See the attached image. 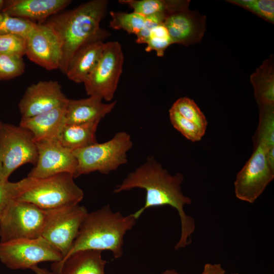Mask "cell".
<instances>
[{
    "label": "cell",
    "instance_id": "6da1fadb",
    "mask_svg": "<svg viewBox=\"0 0 274 274\" xmlns=\"http://www.w3.org/2000/svg\"><path fill=\"white\" fill-rule=\"evenodd\" d=\"M183 181L182 174H170L153 156H149L143 164L129 173L122 183L116 186L114 193L136 188L145 190L144 205L132 214L136 220L148 208L169 206L175 209L181 222L180 237L175 246V250H179L191 243V235L195 228L194 219L184 211L185 206L190 204L192 201L182 190Z\"/></svg>",
    "mask_w": 274,
    "mask_h": 274
},
{
    "label": "cell",
    "instance_id": "7a4b0ae2",
    "mask_svg": "<svg viewBox=\"0 0 274 274\" xmlns=\"http://www.w3.org/2000/svg\"><path fill=\"white\" fill-rule=\"evenodd\" d=\"M108 4L107 0L90 1L56 14L44 22L53 28L61 41L62 59L59 69L64 74L76 51L106 30L100 28V23L106 15Z\"/></svg>",
    "mask_w": 274,
    "mask_h": 274
},
{
    "label": "cell",
    "instance_id": "3957f363",
    "mask_svg": "<svg viewBox=\"0 0 274 274\" xmlns=\"http://www.w3.org/2000/svg\"><path fill=\"white\" fill-rule=\"evenodd\" d=\"M136 219L130 214L123 215L114 212L110 205L87 213L79 227L73 245L63 261L74 253L80 250L111 251L115 258L123 254L124 237L135 225Z\"/></svg>",
    "mask_w": 274,
    "mask_h": 274
},
{
    "label": "cell",
    "instance_id": "277c9868",
    "mask_svg": "<svg viewBox=\"0 0 274 274\" xmlns=\"http://www.w3.org/2000/svg\"><path fill=\"white\" fill-rule=\"evenodd\" d=\"M74 179V176L68 173L44 178L27 177L18 181V191L15 199L44 210L79 204L84 192Z\"/></svg>",
    "mask_w": 274,
    "mask_h": 274
},
{
    "label": "cell",
    "instance_id": "5b68a950",
    "mask_svg": "<svg viewBox=\"0 0 274 274\" xmlns=\"http://www.w3.org/2000/svg\"><path fill=\"white\" fill-rule=\"evenodd\" d=\"M133 145L125 131L116 133L109 141L73 151L78 166L74 178L97 171L109 174L127 162V152Z\"/></svg>",
    "mask_w": 274,
    "mask_h": 274
},
{
    "label": "cell",
    "instance_id": "8992f818",
    "mask_svg": "<svg viewBox=\"0 0 274 274\" xmlns=\"http://www.w3.org/2000/svg\"><path fill=\"white\" fill-rule=\"evenodd\" d=\"M0 160L2 172L0 180L8 181L12 173L26 163L36 165L37 147L32 133L21 126L2 123L0 129Z\"/></svg>",
    "mask_w": 274,
    "mask_h": 274
},
{
    "label": "cell",
    "instance_id": "52a82bcc",
    "mask_svg": "<svg viewBox=\"0 0 274 274\" xmlns=\"http://www.w3.org/2000/svg\"><path fill=\"white\" fill-rule=\"evenodd\" d=\"M46 214V210L13 199L0 217V242L41 236Z\"/></svg>",
    "mask_w": 274,
    "mask_h": 274
},
{
    "label": "cell",
    "instance_id": "ba28073f",
    "mask_svg": "<svg viewBox=\"0 0 274 274\" xmlns=\"http://www.w3.org/2000/svg\"><path fill=\"white\" fill-rule=\"evenodd\" d=\"M121 45L117 41L105 43L100 59L83 83L89 96L112 100L117 89L124 63Z\"/></svg>",
    "mask_w": 274,
    "mask_h": 274
},
{
    "label": "cell",
    "instance_id": "9c48e42d",
    "mask_svg": "<svg viewBox=\"0 0 274 274\" xmlns=\"http://www.w3.org/2000/svg\"><path fill=\"white\" fill-rule=\"evenodd\" d=\"M61 254L42 236L0 242V261L12 269H31L42 262H58Z\"/></svg>",
    "mask_w": 274,
    "mask_h": 274
},
{
    "label": "cell",
    "instance_id": "30bf717a",
    "mask_svg": "<svg viewBox=\"0 0 274 274\" xmlns=\"http://www.w3.org/2000/svg\"><path fill=\"white\" fill-rule=\"evenodd\" d=\"M46 211L41 236L57 249L63 258L69 252L88 212L79 204Z\"/></svg>",
    "mask_w": 274,
    "mask_h": 274
},
{
    "label": "cell",
    "instance_id": "8fae6325",
    "mask_svg": "<svg viewBox=\"0 0 274 274\" xmlns=\"http://www.w3.org/2000/svg\"><path fill=\"white\" fill-rule=\"evenodd\" d=\"M267 151L260 144L254 145L253 154L237 174L234 186L238 199L254 203L273 180L274 169L267 162Z\"/></svg>",
    "mask_w": 274,
    "mask_h": 274
},
{
    "label": "cell",
    "instance_id": "7c38bea8",
    "mask_svg": "<svg viewBox=\"0 0 274 274\" xmlns=\"http://www.w3.org/2000/svg\"><path fill=\"white\" fill-rule=\"evenodd\" d=\"M36 144L37 162L27 177L44 178L68 173L74 177L78 166L77 159L73 151L63 146L59 139L42 140Z\"/></svg>",
    "mask_w": 274,
    "mask_h": 274
},
{
    "label": "cell",
    "instance_id": "4fadbf2b",
    "mask_svg": "<svg viewBox=\"0 0 274 274\" xmlns=\"http://www.w3.org/2000/svg\"><path fill=\"white\" fill-rule=\"evenodd\" d=\"M25 55L46 70L59 68L62 59L61 43L51 26L45 22L37 23L26 39Z\"/></svg>",
    "mask_w": 274,
    "mask_h": 274
},
{
    "label": "cell",
    "instance_id": "5bb4252c",
    "mask_svg": "<svg viewBox=\"0 0 274 274\" xmlns=\"http://www.w3.org/2000/svg\"><path fill=\"white\" fill-rule=\"evenodd\" d=\"M68 98L56 81H40L26 89L18 104L21 119L31 117L66 104Z\"/></svg>",
    "mask_w": 274,
    "mask_h": 274
},
{
    "label": "cell",
    "instance_id": "9a60e30c",
    "mask_svg": "<svg viewBox=\"0 0 274 274\" xmlns=\"http://www.w3.org/2000/svg\"><path fill=\"white\" fill-rule=\"evenodd\" d=\"M163 23L173 44L185 46L199 43L207 30V17L186 7L167 14Z\"/></svg>",
    "mask_w": 274,
    "mask_h": 274
},
{
    "label": "cell",
    "instance_id": "2e32d148",
    "mask_svg": "<svg viewBox=\"0 0 274 274\" xmlns=\"http://www.w3.org/2000/svg\"><path fill=\"white\" fill-rule=\"evenodd\" d=\"M110 36V33L106 30L76 51L65 73L68 79L76 83L84 82L98 63L102 52L104 40Z\"/></svg>",
    "mask_w": 274,
    "mask_h": 274
},
{
    "label": "cell",
    "instance_id": "e0dca14e",
    "mask_svg": "<svg viewBox=\"0 0 274 274\" xmlns=\"http://www.w3.org/2000/svg\"><path fill=\"white\" fill-rule=\"evenodd\" d=\"M71 3L70 0H5L3 12L31 21L44 22Z\"/></svg>",
    "mask_w": 274,
    "mask_h": 274
},
{
    "label": "cell",
    "instance_id": "ac0fdd59",
    "mask_svg": "<svg viewBox=\"0 0 274 274\" xmlns=\"http://www.w3.org/2000/svg\"><path fill=\"white\" fill-rule=\"evenodd\" d=\"M116 101L108 104L96 96L79 99H68L65 107V124H80L99 121L114 108Z\"/></svg>",
    "mask_w": 274,
    "mask_h": 274
},
{
    "label": "cell",
    "instance_id": "d6986e66",
    "mask_svg": "<svg viewBox=\"0 0 274 274\" xmlns=\"http://www.w3.org/2000/svg\"><path fill=\"white\" fill-rule=\"evenodd\" d=\"M101 253L94 250L78 251L61 262L53 263L52 271L55 274H105L107 261Z\"/></svg>",
    "mask_w": 274,
    "mask_h": 274
},
{
    "label": "cell",
    "instance_id": "ffe728a7",
    "mask_svg": "<svg viewBox=\"0 0 274 274\" xmlns=\"http://www.w3.org/2000/svg\"><path fill=\"white\" fill-rule=\"evenodd\" d=\"M66 104L31 117L21 119L19 125L32 133L35 142L58 139L65 124Z\"/></svg>",
    "mask_w": 274,
    "mask_h": 274
},
{
    "label": "cell",
    "instance_id": "44dd1931",
    "mask_svg": "<svg viewBox=\"0 0 274 274\" xmlns=\"http://www.w3.org/2000/svg\"><path fill=\"white\" fill-rule=\"evenodd\" d=\"M258 107L274 106L273 55L264 60L250 76Z\"/></svg>",
    "mask_w": 274,
    "mask_h": 274
},
{
    "label": "cell",
    "instance_id": "7402d4cb",
    "mask_svg": "<svg viewBox=\"0 0 274 274\" xmlns=\"http://www.w3.org/2000/svg\"><path fill=\"white\" fill-rule=\"evenodd\" d=\"M99 121L80 124H64L59 140L64 147L74 151L97 143L96 132Z\"/></svg>",
    "mask_w": 274,
    "mask_h": 274
},
{
    "label": "cell",
    "instance_id": "603a6c76",
    "mask_svg": "<svg viewBox=\"0 0 274 274\" xmlns=\"http://www.w3.org/2000/svg\"><path fill=\"white\" fill-rule=\"evenodd\" d=\"M189 0H120V4L126 5L133 12L145 16L164 13L167 15L189 6Z\"/></svg>",
    "mask_w": 274,
    "mask_h": 274
},
{
    "label": "cell",
    "instance_id": "cb8c5ba5",
    "mask_svg": "<svg viewBox=\"0 0 274 274\" xmlns=\"http://www.w3.org/2000/svg\"><path fill=\"white\" fill-rule=\"evenodd\" d=\"M258 107L259 120L254 145L260 144L268 151L274 149V106Z\"/></svg>",
    "mask_w": 274,
    "mask_h": 274
},
{
    "label": "cell",
    "instance_id": "d4e9b609",
    "mask_svg": "<svg viewBox=\"0 0 274 274\" xmlns=\"http://www.w3.org/2000/svg\"><path fill=\"white\" fill-rule=\"evenodd\" d=\"M110 14L111 19L109 25L111 28L116 30L122 29L135 36L142 29L146 20V16L134 12L111 11Z\"/></svg>",
    "mask_w": 274,
    "mask_h": 274
},
{
    "label": "cell",
    "instance_id": "484cf974",
    "mask_svg": "<svg viewBox=\"0 0 274 274\" xmlns=\"http://www.w3.org/2000/svg\"><path fill=\"white\" fill-rule=\"evenodd\" d=\"M37 25L35 22L0 12V35H16L26 39Z\"/></svg>",
    "mask_w": 274,
    "mask_h": 274
},
{
    "label": "cell",
    "instance_id": "4316f807",
    "mask_svg": "<svg viewBox=\"0 0 274 274\" xmlns=\"http://www.w3.org/2000/svg\"><path fill=\"white\" fill-rule=\"evenodd\" d=\"M171 108L184 118L206 131L208 126L207 118L193 100L187 97H180L173 104Z\"/></svg>",
    "mask_w": 274,
    "mask_h": 274
},
{
    "label": "cell",
    "instance_id": "83f0119b",
    "mask_svg": "<svg viewBox=\"0 0 274 274\" xmlns=\"http://www.w3.org/2000/svg\"><path fill=\"white\" fill-rule=\"evenodd\" d=\"M169 116L173 127L188 140L192 142H197L204 135L206 131L184 118L172 108L169 110Z\"/></svg>",
    "mask_w": 274,
    "mask_h": 274
},
{
    "label": "cell",
    "instance_id": "f1b7e54d",
    "mask_svg": "<svg viewBox=\"0 0 274 274\" xmlns=\"http://www.w3.org/2000/svg\"><path fill=\"white\" fill-rule=\"evenodd\" d=\"M146 44V52L154 51L158 57L164 55L165 50L173 43L163 22L155 26L152 29Z\"/></svg>",
    "mask_w": 274,
    "mask_h": 274
},
{
    "label": "cell",
    "instance_id": "f546056e",
    "mask_svg": "<svg viewBox=\"0 0 274 274\" xmlns=\"http://www.w3.org/2000/svg\"><path fill=\"white\" fill-rule=\"evenodd\" d=\"M227 2L252 12L267 22L274 23L273 0H228Z\"/></svg>",
    "mask_w": 274,
    "mask_h": 274
},
{
    "label": "cell",
    "instance_id": "4dcf8cb0",
    "mask_svg": "<svg viewBox=\"0 0 274 274\" xmlns=\"http://www.w3.org/2000/svg\"><path fill=\"white\" fill-rule=\"evenodd\" d=\"M25 67L23 57L0 53V81L9 80L21 76Z\"/></svg>",
    "mask_w": 274,
    "mask_h": 274
},
{
    "label": "cell",
    "instance_id": "1f68e13d",
    "mask_svg": "<svg viewBox=\"0 0 274 274\" xmlns=\"http://www.w3.org/2000/svg\"><path fill=\"white\" fill-rule=\"evenodd\" d=\"M0 53L23 57L26 54V39L16 35H0Z\"/></svg>",
    "mask_w": 274,
    "mask_h": 274
},
{
    "label": "cell",
    "instance_id": "d6a6232c",
    "mask_svg": "<svg viewBox=\"0 0 274 274\" xmlns=\"http://www.w3.org/2000/svg\"><path fill=\"white\" fill-rule=\"evenodd\" d=\"M18 182L0 180V217L9 203L17 196Z\"/></svg>",
    "mask_w": 274,
    "mask_h": 274
},
{
    "label": "cell",
    "instance_id": "836d02e7",
    "mask_svg": "<svg viewBox=\"0 0 274 274\" xmlns=\"http://www.w3.org/2000/svg\"><path fill=\"white\" fill-rule=\"evenodd\" d=\"M166 15V13H160L146 16L142 29L136 35L135 42L138 44H146L152 29L155 26L163 23Z\"/></svg>",
    "mask_w": 274,
    "mask_h": 274
},
{
    "label": "cell",
    "instance_id": "e575fe53",
    "mask_svg": "<svg viewBox=\"0 0 274 274\" xmlns=\"http://www.w3.org/2000/svg\"><path fill=\"white\" fill-rule=\"evenodd\" d=\"M225 270L219 263H206L201 274H225Z\"/></svg>",
    "mask_w": 274,
    "mask_h": 274
},
{
    "label": "cell",
    "instance_id": "d590c367",
    "mask_svg": "<svg viewBox=\"0 0 274 274\" xmlns=\"http://www.w3.org/2000/svg\"><path fill=\"white\" fill-rule=\"evenodd\" d=\"M31 269L36 274H55L52 271H50L48 269L39 267L38 265L32 267Z\"/></svg>",
    "mask_w": 274,
    "mask_h": 274
},
{
    "label": "cell",
    "instance_id": "8d00e7d4",
    "mask_svg": "<svg viewBox=\"0 0 274 274\" xmlns=\"http://www.w3.org/2000/svg\"><path fill=\"white\" fill-rule=\"evenodd\" d=\"M161 274H181L175 270H166L162 272Z\"/></svg>",
    "mask_w": 274,
    "mask_h": 274
},
{
    "label": "cell",
    "instance_id": "74e56055",
    "mask_svg": "<svg viewBox=\"0 0 274 274\" xmlns=\"http://www.w3.org/2000/svg\"><path fill=\"white\" fill-rule=\"evenodd\" d=\"M5 0H0V12H2L4 7Z\"/></svg>",
    "mask_w": 274,
    "mask_h": 274
},
{
    "label": "cell",
    "instance_id": "f35d334b",
    "mask_svg": "<svg viewBox=\"0 0 274 274\" xmlns=\"http://www.w3.org/2000/svg\"><path fill=\"white\" fill-rule=\"evenodd\" d=\"M2 123H3L0 121V129H1ZM2 164L1 161L0 160V178H1V175H2Z\"/></svg>",
    "mask_w": 274,
    "mask_h": 274
},
{
    "label": "cell",
    "instance_id": "ab89813d",
    "mask_svg": "<svg viewBox=\"0 0 274 274\" xmlns=\"http://www.w3.org/2000/svg\"><path fill=\"white\" fill-rule=\"evenodd\" d=\"M231 274H239L238 273H231Z\"/></svg>",
    "mask_w": 274,
    "mask_h": 274
}]
</instances>
